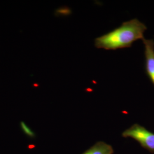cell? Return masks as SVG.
<instances>
[{"label": "cell", "mask_w": 154, "mask_h": 154, "mask_svg": "<svg viewBox=\"0 0 154 154\" xmlns=\"http://www.w3.org/2000/svg\"><path fill=\"white\" fill-rule=\"evenodd\" d=\"M142 41L144 45L146 73L154 86V41L145 38Z\"/></svg>", "instance_id": "cell-3"}, {"label": "cell", "mask_w": 154, "mask_h": 154, "mask_svg": "<svg viewBox=\"0 0 154 154\" xmlns=\"http://www.w3.org/2000/svg\"><path fill=\"white\" fill-rule=\"evenodd\" d=\"M147 28L138 19L123 22L121 25L95 39L98 49L115 50L130 48L135 41L144 39V32Z\"/></svg>", "instance_id": "cell-1"}, {"label": "cell", "mask_w": 154, "mask_h": 154, "mask_svg": "<svg viewBox=\"0 0 154 154\" xmlns=\"http://www.w3.org/2000/svg\"><path fill=\"white\" fill-rule=\"evenodd\" d=\"M122 137L134 139L144 149L150 152L154 153V134L149 131L145 127L134 124L132 126L124 131Z\"/></svg>", "instance_id": "cell-2"}, {"label": "cell", "mask_w": 154, "mask_h": 154, "mask_svg": "<svg viewBox=\"0 0 154 154\" xmlns=\"http://www.w3.org/2000/svg\"><path fill=\"white\" fill-rule=\"evenodd\" d=\"M20 126L22 129V131L24 132V134L26 135H27L28 137L34 138L36 137L35 132H34L32 130H31L23 122H21Z\"/></svg>", "instance_id": "cell-5"}, {"label": "cell", "mask_w": 154, "mask_h": 154, "mask_svg": "<svg viewBox=\"0 0 154 154\" xmlns=\"http://www.w3.org/2000/svg\"><path fill=\"white\" fill-rule=\"evenodd\" d=\"M112 147L103 142H98L82 154H113Z\"/></svg>", "instance_id": "cell-4"}]
</instances>
